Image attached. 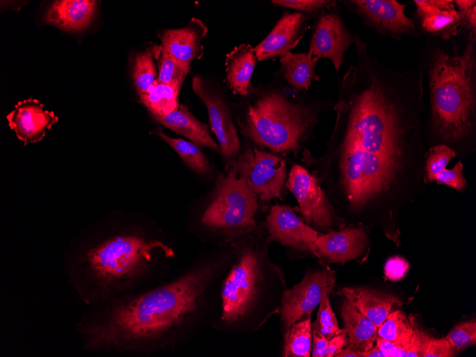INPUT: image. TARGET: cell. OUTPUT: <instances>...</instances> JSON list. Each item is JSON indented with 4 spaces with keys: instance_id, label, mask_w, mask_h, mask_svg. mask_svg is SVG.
I'll use <instances>...</instances> for the list:
<instances>
[{
    "instance_id": "6da1fadb",
    "label": "cell",
    "mask_w": 476,
    "mask_h": 357,
    "mask_svg": "<svg viewBox=\"0 0 476 357\" xmlns=\"http://www.w3.org/2000/svg\"><path fill=\"white\" fill-rule=\"evenodd\" d=\"M356 63L343 76L336 119L321 159L351 210L408 202L425 188L428 152L422 70L397 71L358 38Z\"/></svg>"
},
{
    "instance_id": "7a4b0ae2",
    "label": "cell",
    "mask_w": 476,
    "mask_h": 357,
    "mask_svg": "<svg viewBox=\"0 0 476 357\" xmlns=\"http://www.w3.org/2000/svg\"><path fill=\"white\" fill-rule=\"evenodd\" d=\"M427 56L429 109L423 124L428 148L445 145L459 160L476 150V41L450 51L434 43Z\"/></svg>"
},
{
    "instance_id": "3957f363",
    "label": "cell",
    "mask_w": 476,
    "mask_h": 357,
    "mask_svg": "<svg viewBox=\"0 0 476 357\" xmlns=\"http://www.w3.org/2000/svg\"><path fill=\"white\" fill-rule=\"evenodd\" d=\"M211 276L209 267L199 268L116 306L89 328L90 343L131 347L176 333L197 311Z\"/></svg>"
},
{
    "instance_id": "277c9868",
    "label": "cell",
    "mask_w": 476,
    "mask_h": 357,
    "mask_svg": "<svg viewBox=\"0 0 476 357\" xmlns=\"http://www.w3.org/2000/svg\"><path fill=\"white\" fill-rule=\"evenodd\" d=\"M323 110L318 101L295 103L281 92L269 90L248 107L242 133L274 152H296Z\"/></svg>"
},
{
    "instance_id": "5b68a950",
    "label": "cell",
    "mask_w": 476,
    "mask_h": 357,
    "mask_svg": "<svg viewBox=\"0 0 476 357\" xmlns=\"http://www.w3.org/2000/svg\"><path fill=\"white\" fill-rule=\"evenodd\" d=\"M157 249L167 257L174 255L172 249L160 241L146 240L138 235H121L90 249L86 259L93 276L108 286L139 276Z\"/></svg>"
},
{
    "instance_id": "8992f818",
    "label": "cell",
    "mask_w": 476,
    "mask_h": 357,
    "mask_svg": "<svg viewBox=\"0 0 476 357\" xmlns=\"http://www.w3.org/2000/svg\"><path fill=\"white\" fill-rule=\"evenodd\" d=\"M257 209V195L232 165L227 175H219L213 198L201 221L212 228L249 230L255 227Z\"/></svg>"
},
{
    "instance_id": "52a82bcc",
    "label": "cell",
    "mask_w": 476,
    "mask_h": 357,
    "mask_svg": "<svg viewBox=\"0 0 476 357\" xmlns=\"http://www.w3.org/2000/svg\"><path fill=\"white\" fill-rule=\"evenodd\" d=\"M258 257L244 250L229 271L222 288V319L227 324L242 320L251 310L260 278Z\"/></svg>"
},
{
    "instance_id": "ba28073f",
    "label": "cell",
    "mask_w": 476,
    "mask_h": 357,
    "mask_svg": "<svg viewBox=\"0 0 476 357\" xmlns=\"http://www.w3.org/2000/svg\"><path fill=\"white\" fill-rule=\"evenodd\" d=\"M232 165L263 201L281 197L286 177V162L282 158L247 146L232 160Z\"/></svg>"
},
{
    "instance_id": "9c48e42d",
    "label": "cell",
    "mask_w": 476,
    "mask_h": 357,
    "mask_svg": "<svg viewBox=\"0 0 476 357\" xmlns=\"http://www.w3.org/2000/svg\"><path fill=\"white\" fill-rule=\"evenodd\" d=\"M286 186L296 199L308 225L328 232L333 230V226L340 219L315 175L304 167L294 165Z\"/></svg>"
},
{
    "instance_id": "30bf717a",
    "label": "cell",
    "mask_w": 476,
    "mask_h": 357,
    "mask_svg": "<svg viewBox=\"0 0 476 357\" xmlns=\"http://www.w3.org/2000/svg\"><path fill=\"white\" fill-rule=\"evenodd\" d=\"M334 271L330 269L307 274L293 289L283 294L281 318L285 331L303 316H311L325 293L333 291Z\"/></svg>"
},
{
    "instance_id": "8fae6325",
    "label": "cell",
    "mask_w": 476,
    "mask_h": 357,
    "mask_svg": "<svg viewBox=\"0 0 476 357\" xmlns=\"http://www.w3.org/2000/svg\"><path fill=\"white\" fill-rule=\"evenodd\" d=\"M366 23L381 35L400 39L410 35L417 37L420 30L408 17L406 4L395 0H352L345 1Z\"/></svg>"
},
{
    "instance_id": "7c38bea8",
    "label": "cell",
    "mask_w": 476,
    "mask_h": 357,
    "mask_svg": "<svg viewBox=\"0 0 476 357\" xmlns=\"http://www.w3.org/2000/svg\"><path fill=\"white\" fill-rule=\"evenodd\" d=\"M192 90L205 105L210 127L219 143L222 155L232 159L238 155L240 143L230 111L221 93L205 79L195 76Z\"/></svg>"
},
{
    "instance_id": "4fadbf2b",
    "label": "cell",
    "mask_w": 476,
    "mask_h": 357,
    "mask_svg": "<svg viewBox=\"0 0 476 357\" xmlns=\"http://www.w3.org/2000/svg\"><path fill=\"white\" fill-rule=\"evenodd\" d=\"M356 36L349 32L338 13L324 11L317 20L308 52L319 59H330L338 72L344 53L354 43Z\"/></svg>"
},
{
    "instance_id": "5bb4252c",
    "label": "cell",
    "mask_w": 476,
    "mask_h": 357,
    "mask_svg": "<svg viewBox=\"0 0 476 357\" xmlns=\"http://www.w3.org/2000/svg\"><path fill=\"white\" fill-rule=\"evenodd\" d=\"M267 227L271 240L315 255L314 243L319 232L305 224L290 207H271L267 217Z\"/></svg>"
},
{
    "instance_id": "9a60e30c",
    "label": "cell",
    "mask_w": 476,
    "mask_h": 357,
    "mask_svg": "<svg viewBox=\"0 0 476 357\" xmlns=\"http://www.w3.org/2000/svg\"><path fill=\"white\" fill-rule=\"evenodd\" d=\"M315 256L328 263H341L361 256L368 245V237L362 227H347L320 234L314 243Z\"/></svg>"
},
{
    "instance_id": "2e32d148",
    "label": "cell",
    "mask_w": 476,
    "mask_h": 357,
    "mask_svg": "<svg viewBox=\"0 0 476 357\" xmlns=\"http://www.w3.org/2000/svg\"><path fill=\"white\" fill-rule=\"evenodd\" d=\"M6 119L10 128L25 145L41 141L46 130L58 121L54 112L44 110L43 104L33 98L18 102Z\"/></svg>"
},
{
    "instance_id": "e0dca14e",
    "label": "cell",
    "mask_w": 476,
    "mask_h": 357,
    "mask_svg": "<svg viewBox=\"0 0 476 357\" xmlns=\"http://www.w3.org/2000/svg\"><path fill=\"white\" fill-rule=\"evenodd\" d=\"M308 21L301 12L286 11L270 33L254 48L257 59L262 61L286 55L304 36Z\"/></svg>"
},
{
    "instance_id": "ac0fdd59",
    "label": "cell",
    "mask_w": 476,
    "mask_h": 357,
    "mask_svg": "<svg viewBox=\"0 0 476 357\" xmlns=\"http://www.w3.org/2000/svg\"><path fill=\"white\" fill-rule=\"evenodd\" d=\"M207 30L201 20L192 18L185 27L162 31L160 35V45L175 59L190 70L192 62L203 56L202 41Z\"/></svg>"
},
{
    "instance_id": "d6986e66",
    "label": "cell",
    "mask_w": 476,
    "mask_h": 357,
    "mask_svg": "<svg viewBox=\"0 0 476 357\" xmlns=\"http://www.w3.org/2000/svg\"><path fill=\"white\" fill-rule=\"evenodd\" d=\"M457 155L445 145H436L428 148L424 162V181L425 185L436 182L458 192H464L469 184L463 174V164L458 160L452 168L447 165Z\"/></svg>"
},
{
    "instance_id": "ffe728a7",
    "label": "cell",
    "mask_w": 476,
    "mask_h": 357,
    "mask_svg": "<svg viewBox=\"0 0 476 357\" xmlns=\"http://www.w3.org/2000/svg\"><path fill=\"white\" fill-rule=\"evenodd\" d=\"M356 309L378 327L386 318L403 304L399 298L363 288H343L340 291Z\"/></svg>"
},
{
    "instance_id": "44dd1931",
    "label": "cell",
    "mask_w": 476,
    "mask_h": 357,
    "mask_svg": "<svg viewBox=\"0 0 476 357\" xmlns=\"http://www.w3.org/2000/svg\"><path fill=\"white\" fill-rule=\"evenodd\" d=\"M96 4L91 0L55 1L46 13L45 21L64 31H80L90 22Z\"/></svg>"
},
{
    "instance_id": "7402d4cb",
    "label": "cell",
    "mask_w": 476,
    "mask_h": 357,
    "mask_svg": "<svg viewBox=\"0 0 476 357\" xmlns=\"http://www.w3.org/2000/svg\"><path fill=\"white\" fill-rule=\"evenodd\" d=\"M257 57L254 48L247 43L236 46L225 59L227 84L234 94L246 96L252 90L251 80Z\"/></svg>"
},
{
    "instance_id": "603a6c76",
    "label": "cell",
    "mask_w": 476,
    "mask_h": 357,
    "mask_svg": "<svg viewBox=\"0 0 476 357\" xmlns=\"http://www.w3.org/2000/svg\"><path fill=\"white\" fill-rule=\"evenodd\" d=\"M164 126L190 140L197 146L219 150V146L210 135L207 124L197 120L184 105L165 115L155 116Z\"/></svg>"
},
{
    "instance_id": "cb8c5ba5",
    "label": "cell",
    "mask_w": 476,
    "mask_h": 357,
    "mask_svg": "<svg viewBox=\"0 0 476 357\" xmlns=\"http://www.w3.org/2000/svg\"><path fill=\"white\" fill-rule=\"evenodd\" d=\"M341 315L348 338L347 346L363 352L375 346L378 327L347 299L343 302Z\"/></svg>"
},
{
    "instance_id": "d4e9b609",
    "label": "cell",
    "mask_w": 476,
    "mask_h": 357,
    "mask_svg": "<svg viewBox=\"0 0 476 357\" xmlns=\"http://www.w3.org/2000/svg\"><path fill=\"white\" fill-rule=\"evenodd\" d=\"M319 61V58L309 52L294 53L289 51L280 58L282 76L295 90H307L313 80H319L316 73Z\"/></svg>"
},
{
    "instance_id": "484cf974",
    "label": "cell",
    "mask_w": 476,
    "mask_h": 357,
    "mask_svg": "<svg viewBox=\"0 0 476 357\" xmlns=\"http://www.w3.org/2000/svg\"><path fill=\"white\" fill-rule=\"evenodd\" d=\"M181 88L157 82L156 80L140 94V102L155 116L165 115L179 106L178 94Z\"/></svg>"
},
{
    "instance_id": "4316f807",
    "label": "cell",
    "mask_w": 476,
    "mask_h": 357,
    "mask_svg": "<svg viewBox=\"0 0 476 357\" xmlns=\"http://www.w3.org/2000/svg\"><path fill=\"white\" fill-rule=\"evenodd\" d=\"M418 20L420 31L443 41L456 36L463 24L457 9L440 11Z\"/></svg>"
},
{
    "instance_id": "83f0119b",
    "label": "cell",
    "mask_w": 476,
    "mask_h": 357,
    "mask_svg": "<svg viewBox=\"0 0 476 357\" xmlns=\"http://www.w3.org/2000/svg\"><path fill=\"white\" fill-rule=\"evenodd\" d=\"M312 346L311 316L294 323L284 333V357H309Z\"/></svg>"
},
{
    "instance_id": "f1b7e54d",
    "label": "cell",
    "mask_w": 476,
    "mask_h": 357,
    "mask_svg": "<svg viewBox=\"0 0 476 357\" xmlns=\"http://www.w3.org/2000/svg\"><path fill=\"white\" fill-rule=\"evenodd\" d=\"M415 321L398 309L392 311L378 327L377 338L410 346Z\"/></svg>"
},
{
    "instance_id": "f546056e",
    "label": "cell",
    "mask_w": 476,
    "mask_h": 357,
    "mask_svg": "<svg viewBox=\"0 0 476 357\" xmlns=\"http://www.w3.org/2000/svg\"><path fill=\"white\" fill-rule=\"evenodd\" d=\"M155 133L165 140L178 154L182 161L195 172L206 174L209 171V165L197 145L181 138H173L165 135L160 127Z\"/></svg>"
},
{
    "instance_id": "4dcf8cb0",
    "label": "cell",
    "mask_w": 476,
    "mask_h": 357,
    "mask_svg": "<svg viewBox=\"0 0 476 357\" xmlns=\"http://www.w3.org/2000/svg\"><path fill=\"white\" fill-rule=\"evenodd\" d=\"M156 46L148 48L135 56L132 78L138 94L145 93L157 78L154 59Z\"/></svg>"
},
{
    "instance_id": "1f68e13d",
    "label": "cell",
    "mask_w": 476,
    "mask_h": 357,
    "mask_svg": "<svg viewBox=\"0 0 476 357\" xmlns=\"http://www.w3.org/2000/svg\"><path fill=\"white\" fill-rule=\"evenodd\" d=\"M155 59L158 63L156 81L181 88L190 69L175 59L161 45L156 46Z\"/></svg>"
},
{
    "instance_id": "d6a6232c",
    "label": "cell",
    "mask_w": 476,
    "mask_h": 357,
    "mask_svg": "<svg viewBox=\"0 0 476 357\" xmlns=\"http://www.w3.org/2000/svg\"><path fill=\"white\" fill-rule=\"evenodd\" d=\"M319 305L317 317L311 324V327L320 331L329 340L342 333L343 329L338 327L336 317L330 304L328 293L324 294Z\"/></svg>"
},
{
    "instance_id": "836d02e7",
    "label": "cell",
    "mask_w": 476,
    "mask_h": 357,
    "mask_svg": "<svg viewBox=\"0 0 476 357\" xmlns=\"http://www.w3.org/2000/svg\"><path fill=\"white\" fill-rule=\"evenodd\" d=\"M445 338L457 353L475 345L476 343L475 320L456 325Z\"/></svg>"
},
{
    "instance_id": "e575fe53",
    "label": "cell",
    "mask_w": 476,
    "mask_h": 357,
    "mask_svg": "<svg viewBox=\"0 0 476 357\" xmlns=\"http://www.w3.org/2000/svg\"><path fill=\"white\" fill-rule=\"evenodd\" d=\"M271 2L276 6L306 12L330 9L336 5V1L328 0H273Z\"/></svg>"
},
{
    "instance_id": "d590c367",
    "label": "cell",
    "mask_w": 476,
    "mask_h": 357,
    "mask_svg": "<svg viewBox=\"0 0 476 357\" xmlns=\"http://www.w3.org/2000/svg\"><path fill=\"white\" fill-rule=\"evenodd\" d=\"M454 3L462 17V26L469 31L468 40L476 41V1L455 0Z\"/></svg>"
},
{
    "instance_id": "8d00e7d4",
    "label": "cell",
    "mask_w": 476,
    "mask_h": 357,
    "mask_svg": "<svg viewBox=\"0 0 476 357\" xmlns=\"http://www.w3.org/2000/svg\"><path fill=\"white\" fill-rule=\"evenodd\" d=\"M413 2L418 19L440 11L456 9L454 1L452 0H414Z\"/></svg>"
},
{
    "instance_id": "74e56055",
    "label": "cell",
    "mask_w": 476,
    "mask_h": 357,
    "mask_svg": "<svg viewBox=\"0 0 476 357\" xmlns=\"http://www.w3.org/2000/svg\"><path fill=\"white\" fill-rule=\"evenodd\" d=\"M457 354L445 337L436 338L430 336L426 341L422 357H452Z\"/></svg>"
},
{
    "instance_id": "f35d334b",
    "label": "cell",
    "mask_w": 476,
    "mask_h": 357,
    "mask_svg": "<svg viewBox=\"0 0 476 357\" xmlns=\"http://www.w3.org/2000/svg\"><path fill=\"white\" fill-rule=\"evenodd\" d=\"M409 269L408 261L399 256L389 258L384 267L385 275L390 280L397 281L403 279Z\"/></svg>"
},
{
    "instance_id": "ab89813d",
    "label": "cell",
    "mask_w": 476,
    "mask_h": 357,
    "mask_svg": "<svg viewBox=\"0 0 476 357\" xmlns=\"http://www.w3.org/2000/svg\"><path fill=\"white\" fill-rule=\"evenodd\" d=\"M429 335L418 328L414 324L413 334L410 343L407 357H422L424 348Z\"/></svg>"
},
{
    "instance_id": "60d3db41",
    "label": "cell",
    "mask_w": 476,
    "mask_h": 357,
    "mask_svg": "<svg viewBox=\"0 0 476 357\" xmlns=\"http://www.w3.org/2000/svg\"><path fill=\"white\" fill-rule=\"evenodd\" d=\"M376 345L381 350L385 357H407L408 346L400 343L377 338Z\"/></svg>"
},
{
    "instance_id": "b9f144b4",
    "label": "cell",
    "mask_w": 476,
    "mask_h": 357,
    "mask_svg": "<svg viewBox=\"0 0 476 357\" xmlns=\"http://www.w3.org/2000/svg\"><path fill=\"white\" fill-rule=\"evenodd\" d=\"M348 346V338L344 331L332 337L328 341L324 356L333 357L341 353Z\"/></svg>"
},
{
    "instance_id": "7bdbcfd3",
    "label": "cell",
    "mask_w": 476,
    "mask_h": 357,
    "mask_svg": "<svg viewBox=\"0 0 476 357\" xmlns=\"http://www.w3.org/2000/svg\"><path fill=\"white\" fill-rule=\"evenodd\" d=\"M328 341L320 331L312 328V356L324 357Z\"/></svg>"
},
{
    "instance_id": "ee69618b",
    "label": "cell",
    "mask_w": 476,
    "mask_h": 357,
    "mask_svg": "<svg viewBox=\"0 0 476 357\" xmlns=\"http://www.w3.org/2000/svg\"><path fill=\"white\" fill-rule=\"evenodd\" d=\"M361 357H385V356L381 350L375 344L370 350L361 352Z\"/></svg>"
},
{
    "instance_id": "f6af8a7d",
    "label": "cell",
    "mask_w": 476,
    "mask_h": 357,
    "mask_svg": "<svg viewBox=\"0 0 476 357\" xmlns=\"http://www.w3.org/2000/svg\"><path fill=\"white\" fill-rule=\"evenodd\" d=\"M336 357H361V352L346 346Z\"/></svg>"
}]
</instances>
